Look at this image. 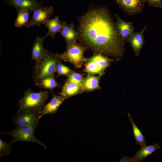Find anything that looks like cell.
<instances>
[{
  "label": "cell",
  "mask_w": 162,
  "mask_h": 162,
  "mask_svg": "<svg viewBox=\"0 0 162 162\" xmlns=\"http://www.w3.org/2000/svg\"><path fill=\"white\" fill-rule=\"evenodd\" d=\"M6 2L17 10H25L33 11L43 7L42 4L38 0H8Z\"/></svg>",
  "instance_id": "cell-10"
},
{
  "label": "cell",
  "mask_w": 162,
  "mask_h": 162,
  "mask_svg": "<svg viewBox=\"0 0 162 162\" xmlns=\"http://www.w3.org/2000/svg\"><path fill=\"white\" fill-rule=\"evenodd\" d=\"M116 3L126 14L133 15L142 12L144 0H115Z\"/></svg>",
  "instance_id": "cell-7"
},
{
  "label": "cell",
  "mask_w": 162,
  "mask_h": 162,
  "mask_svg": "<svg viewBox=\"0 0 162 162\" xmlns=\"http://www.w3.org/2000/svg\"><path fill=\"white\" fill-rule=\"evenodd\" d=\"M80 43L95 53L116 58L124 54L121 38L109 10L105 7L91 8L79 20Z\"/></svg>",
  "instance_id": "cell-1"
},
{
  "label": "cell",
  "mask_w": 162,
  "mask_h": 162,
  "mask_svg": "<svg viewBox=\"0 0 162 162\" xmlns=\"http://www.w3.org/2000/svg\"><path fill=\"white\" fill-rule=\"evenodd\" d=\"M128 115L132 127L133 134L136 143L140 145L141 147L146 146L147 142L144 136L136 125L129 113H128Z\"/></svg>",
  "instance_id": "cell-22"
},
{
  "label": "cell",
  "mask_w": 162,
  "mask_h": 162,
  "mask_svg": "<svg viewBox=\"0 0 162 162\" xmlns=\"http://www.w3.org/2000/svg\"><path fill=\"white\" fill-rule=\"evenodd\" d=\"M62 22L63 26L59 33L65 40L67 47L76 42L79 39V34L75 29L73 23L68 24L64 20Z\"/></svg>",
  "instance_id": "cell-11"
},
{
  "label": "cell",
  "mask_w": 162,
  "mask_h": 162,
  "mask_svg": "<svg viewBox=\"0 0 162 162\" xmlns=\"http://www.w3.org/2000/svg\"><path fill=\"white\" fill-rule=\"evenodd\" d=\"M35 84L40 88L49 89L52 91L55 88L60 86L54 76H47L35 81Z\"/></svg>",
  "instance_id": "cell-20"
},
{
  "label": "cell",
  "mask_w": 162,
  "mask_h": 162,
  "mask_svg": "<svg viewBox=\"0 0 162 162\" xmlns=\"http://www.w3.org/2000/svg\"><path fill=\"white\" fill-rule=\"evenodd\" d=\"M11 149V143H8L0 140V157L6 156L10 153Z\"/></svg>",
  "instance_id": "cell-25"
},
{
  "label": "cell",
  "mask_w": 162,
  "mask_h": 162,
  "mask_svg": "<svg viewBox=\"0 0 162 162\" xmlns=\"http://www.w3.org/2000/svg\"><path fill=\"white\" fill-rule=\"evenodd\" d=\"M160 148L158 143L145 146L141 147L140 149L137 151L136 154L132 157L134 162H141L148 156L152 154L155 151Z\"/></svg>",
  "instance_id": "cell-17"
},
{
  "label": "cell",
  "mask_w": 162,
  "mask_h": 162,
  "mask_svg": "<svg viewBox=\"0 0 162 162\" xmlns=\"http://www.w3.org/2000/svg\"><path fill=\"white\" fill-rule=\"evenodd\" d=\"M60 61L59 54L50 52L45 49L43 56L36 62L34 81L45 77L54 76L57 65Z\"/></svg>",
  "instance_id": "cell-2"
},
{
  "label": "cell",
  "mask_w": 162,
  "mask_h": 162,
  "mask_svg": "<svg viewBox=\"0 0 162 162\" xmlns=\"http://www.w3.org/2000/svg\"><path fill=\"white\" fill-rule=\"evenodd\" d=\"M48 94L47 91L35 92L28 89L19 100L20 106L18 112L27 109L40 112L45 106Z\"/></svg>",
  "instance_id": "cell-3"
},
{
  "label": "cell",
  "mask_w": 162,
  "mask_h": 162,
  "mask_svg": "<svg viewBox=\"0 0 162 162\" xmlns=\"http://www.w3.org/2000/svg\"><path fill=\"white\" fill-rule=\"evenodd\" d=\"M48 29V32L45 36L46 38L51 36L54 39L55 34L60 32L63 26V22L57 16H55L52 19H49L43 24Z\"/></svg>",
  "instance_id": "cell-15"
},
{
  "label": "cell",
  "mask_w": 162,
  "mask_h": 162,
  "mask_svg": "<svg viewBox=\"0 0 162 162\" xmlns=\"http://www.w3.org/2000/svg\"><path fill=\"white\" fill-rule=\"evenodd\" d=\"M39 112L29 109L17 112L13 118V122L17 127H28L35 129L41 118Z\"/></svg>",
  "instance_id": "cell-5"
},
{
  "label": "cell",
  "mask_w": 162,
  "mask_h": 162,
  "mask_svg": "<svg viewBox=\"0 0 162 162\" xmlns=\"http://www.w3.org/2000/svg\"><path fill=\"white\" fill-rule=\"evenodd\" d=\"M67 80L82 87L84 79L82 74L76 72L72 70L67 76Z\"/></svg>",
  "instance_id": "cell-23"
},
{
  "label": "cell",
  "mask_w": 162,
  "mask_h": 162,
  "mask_svg": "<svg viewBox=\"0 0 162 162\" xmlns=\"http://www.w3.org/2000/svg\"><path fill=\"white\" fill-rule=\"evenodd\" d=\"M116 19V28L118 34L123 42L125 44L134 32V27L132 21H125L116 14H114Z\"/></svg>",
  "instance_id": "cell-9"
},
{
  "label": "cell",
  "mask_w": 162,
  "mask_h": 162,
  "mask_svg": "<svg viewBox=\"0 0 162 162\" xmlns=\"http://www.w3.org/2000/svg\"><path fill=\"white\" fill-rule=\"evenodd\" d=\"M146 28L147 26H145L140 32H134L128 40L136 56L140 55L145 43L144 33Z\"/></svg>",
  "instance_id": "cell-12"
},
{
  "label": "cell",
  "mask_w": 162,
  "mask_h": 162,
  "mask_svg": "<svg viewBox=\"0 0 162 162\" xmlns=\"http://www.w3.org/2000/svg\"><path fill=\"white\" fill-rule=\"evenodd\" d=\"M31 19L29 21L28 28L38 26L40 27L51 17L53 13L52 6L42 7L34 10Z\"/></svg>",
  "instance_id": "cell-8"
},
{
  "label": "cell",
  "mask_w": 162,
  "mask_h": 162,
  "mask_svg": "<svg viewBox=\"0 0 162 162\" xmlns=\"http://www.w3.org/2000/svg\"><path fill=\"white\" fill-rule=\"evenodd\" d=\"M149 6L154 8H162V0H144Z\"/></svg>",
  "instance_id": "cell-26"
},
{
  "label": "cell",
  "mask_w": 162,
  "mask_h": 162,
  "mask_svg": "<svg viewBox=\"0 0 162 162\" xmlns=\"http://www.w3.org/2000/svg\"><path fill=\"white\" fill-rule=\"evenodd\" d=\"M85 64L84 72L93 75L98 74L100 76L104 73L105 70L90 57L87 58Z\"/></svg>",
  "instance_id": "cell-19"
},
{
  "label": "cell",
  "mask_w": 162,
  "mask_h": 162,
  "mask_svg": "<svg viewBox=\"0 0 162 162\" xmlns=\"http://www.w3.org/2000/svg\"><path fill=\"white\" fill-rule=\"evenodd\" d=\"M17 11L18 14L14 23L15 26L18 28L27 26L29 21L30 14L32 11L25 10H20Z\"/></svg>",
  "instance_id": "cell-21"
},
{
  "label": "cell",
  "mask_w": 162,
  "mask_h": 162,
  "mask_svg": "<svg viewBox=\"0 0 162 162\" xmlns=\"http://www.w3.org/2000/svg\"><path fill=\"white\" fill-rule=\"evenodd\" d=\"M68 67L64 65L60 61L58 63L56 70L57 73V77L60 76H68L72 72Z\"/></svg>",
  "instance_id": "cell-24"
},
{
  "label": "cell",
  "mask_w": 162,
  "mask_h": 162,
  "mask_svg": "<svg viewBox=\"0 0 162 162\" xmlns=\"http://www.w3.org/2000/svg\"><path fill=\"white\" fill-rule=\"evenodd\" d=\"M66 99L61 95H54L50 101L45 105L39 113L41 117L47 114H55L58 109Z\"/></svg>",
  "instance_id": "cell-13"
},
{
  "label": "cell",
  "mask_w": 162,
  "mask_h": 162,
  "mask_svg": "<svg viewBox=\"0 0 162 162\" xmlns=\"http://www.w3.org/2000/svg\"><path fill=\"white\" fill-rule=\"evenodd\" d=\"M45 37H37L34 43L32 50V59L37 62L43 56L45 49L43 47L44 41Z\"/></svg>",
  "instance_id": "cell-18"
},
{
  "label": "cell",
  "mask_w": 162,
  "mask_h": 162,
  "mask_svg": "<svg viewBox=\"0 0 162 162\" xmlns=\"http://www.w3.org/2000/svg\"><path fill=\"white\" fill-rule=\"evenodd\" d=\"M120 162H134L132 157H124L122 158L120 160Z\"/></svg>",
  "instance_id": "cell-27"
},
{
  "label": "cell",
  "mask_w": 162,
  "mask_h": 162,
  "mask_svg": "<svg viewBox=\"0 0 162 162\" xmlns=\"http://www.w3.org/2000/svg\"><path fill=\"white\" fill-rule=\"evenodd\" d=\"M83 92L81 86L67 80L60 94L67 99Z\"/></svg>",
  "instance_id": "cell-14"
},
{
  "label": "cell",
  "mask_w": 162,
  "mask_h": 162,
  "mask_svg": "<svg viewBox=\"0 0 162 162\" xmlns=\"http://www.w3.org/2000/svg\"><path fill=\"white\" fill-rule=\"evenodd\" d=\"M34 130L28 127H17L12 131L5 134L10 135L13 138L10 142L11 144L17 141L29 142L38 143L46 148L45 144L36 137L34 133Z\"/></svg>",
  "instance_id": "cell-6"
},
{
  "label": "cell",
  "mask_w": 162,
  "mask_h": 162,
  "mask_svg": "<svg viewBox=\"0 0 162 162\" xmlns=\"http://www.w3.org/2000/svg\"><path fill=\"white\" fill-rule=\"evenodd\" d=\"M88 49L85 46L76 42L67 47V50L59 54V57L61 60L70 63L75 68H80L87 60L84 54Z\"/></svg>",
  "instance_id": "cell-4"
},
{
  "label": "cell",
  "mask_w": 162,
  "mask_h": 162,
  "mask_svg": "<svg viewBox=\"0 0 162 162\" xmlns=\"http://www.w3.org/2000/svg\"><path fill=\"white\" fill-rule=\"evenodd\" d=\"M98 75L95 76L88 74L84 79L82 86L83 92H90L94 90L100 89V87L99 85L100 77Z\"/></svg>",
  "instance_id": "cell-16"
}]
</instances>
